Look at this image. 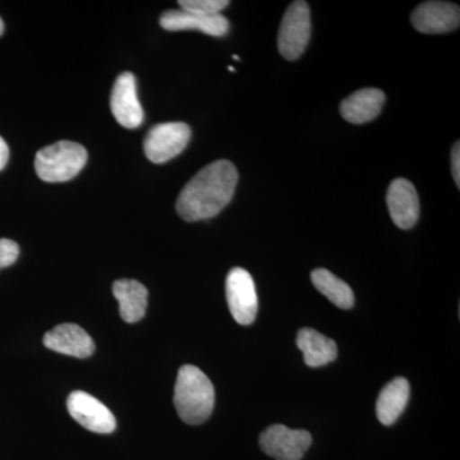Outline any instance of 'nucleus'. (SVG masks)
Segmentation results:
<instances>
[{
	"label": "nucleus",
	"instance_id": "obj_1",
	"mask_svg": "<svg viewBox=\"0 0 460 460\" xmlns=\"http://www.w3.org/2000/svg\"><path fill=\"white\" fill-rule=\"evenodd\" d=\"M238 171L228 160L205 166L181 190L177 213L186 222L211 219L232 201Z\"/></svg>",
	"mask_w": 460,
	"mask_h": 460
},
{
	"label": "nucleus",
	"instance_id": "obj_2",
	"mask_svg": "<svg viewBox=\"0 0 460 460\" xmlns=\"http://www.w3.org/2000/svg\"><path fill=\"white\" fill-rule=\"evenodd\" d=\"M215 389L210 378L192 365L181 366L174 386V407L183 422L199 425L213 413Z\"/></svg>",
	"mask_w": 460,
	"mask_h": 460
},
{
	"label": "nucleus",
	"instance_id": "obj_3",
	"mask_svg": "<svg viewBox=\"0 0 460 460\" xmlns=\"http://www.w3.org/2000/svg\"><path fill=\"white\" fill-rule=\"evenodd\" d=\"M86 163L87 151L83 145L59 141L36 154L35 169L40 180L60 183L74 180Z\"/></svg>",
	"mask_w": 460,
	"mask_h": 460
},
{
	"label": "nucleus",
	"instance_id": "obj_4",
	"mask_svg": "<svg viewBox=\"0 0 460 460\" xmlns=\"http://www.w3.org/2000/svg\"><path fill=\"white\" fill-rule=\"evenodd\" d=\"M311 38V13L307 3L298 0L288 7L280 23L278 48L287 60L298 59Z\"/></svg>",
	"mask_w": 460,
	"mask_h": 460
},
{
	"label": "nucleus",
	"instance_id": "obj_5",
	"mask_svg": "<svg viewBox=\"0 0 460 460\" xmlns=\"http://www.w3.org/2000/svg\"><path fill=\"white\" fill-rule=\"evenodd\" d=\"M190 140L189 124L181 122L157 124L145 137V154L150 162L163 164L180 155L189 145Z\"/></svg>",
	"mask_w": 460,
	"mask_h": 460
},
{
	"label": "nucleus",
	"instance_id": "obj_6",
	"mask_svg": "<svg viewBox=\"0 0 460 460\" xmlns=\"http://www.w3.org/2000/svg\"><path fill=\"white\" fill-rule=\"evenodd\" d=\"M226 301L230 314L239 325H251L259 313V296L250 272L235 268L226 277Z\"/></svg>",
	"mask_w": 460,
	"mask_h": 460
},
{
	"label": "nucleus",
	"instance_id": "obj_7",
	"mask_svg": "<svg viewBox=\"0 0 460 460\" xmlns=\"http://www.w3.org/2000/svg\"><path fill=\"white\" fill-rule=\"evenodd\" d=\"M313 443V436L305 429L272 425L260 435L262 452L275 460H301Z\"/></svg>",
	"mask_w": 460,
	"mask_h": 460
},
{
	"label": "nucleus",
	"instance_id": "obj_8",
	"mask_svg": "<svg viewBox=\"0 0 460 460\" xmlns=\"http://www.w3.org/2000/svg\"><path fill=\"white\" fill-rule=\"evenodd\" d=\"M66 408L72 419L89 431L96 434H111L117 428L114 414L107 405L87 393H71L66 399Z\"/></svg>",
	"mask_w": 460,
	"mask_h": 460
},
{
	"label": "nucleus",
	"instance_id": "obj_9",
	"mask_svg": "<svg viewBox=\"0 0 460 460\" xmlns=\"http://www.w3.org/2000/svg\"><path fill=\"white\" fill-rule=\"evenodd\" d=\"M111 108L117 122L126 128H137L144 123V109L137 96L136 77L124 72L115 81L111 96Z\"/></svg>",
	"mask_w": 460,
	"mask_h": 460
},
{
	"label": "nucleus",
	"instance_id": "obj_10",
	"mask_svg": "<svg viewBox=\"0 0 460 460\" xmlns=\"http://www.w3.org/2000/svg\"><path fill=\"white\" fill-rule=\"evenodd\" d=\"M411 25L422 33H445L458 29L460 9L447 2H426L414 9L411 16Z\"/></svg>",
	"mask_w": 460,
	"mask_h": 460
},
{
	"label": "nucleus",
	"instance_id": "obj_11",
	"mask_svg": "<svg viewBox=\"0 0 460 460\" xmlns=\"http://www.w3.org/2000/svg\"><path fill=\"white\" fill-rule=\"evenodd\" d=\"M386 204L393 222L399 228L411 229L419 222V193L410 181L404 178L393 181L387 190Z\"/></svg>",
	"mask_w": 460,
	"mask_h": 460
},
{
	"label": "nucleus",
	"instance_id": "obj_12",
	"mask_svg": "<svg viewBox=\"0 0 460 460\" xmlns=\"http://www.w3.org/2000/svg\"><path fill=\"white\" fill-rule=\"evenodd\" d=\"M42 341L54 352L75 358H87L95 352L93 338L75 323H60L48 332Z\"/></svg>",
	"mask_w": 460,
	"mask_h": 460
},
{
	"label": "nucleus",
	"instance_id": "obj_13",
	"mask_svg": "<svg viewBox=\"0 0 460 460\" xmlns=\"http://www.w3.org/2000/svg\"><path fill=\"white\" fill-rule=\"evenodd\" d=\"M160 25L166 31H187L196 30L206 35L222 38L229 31V22L220 14L214 16H202V14L190 13L186 11H168L160 17Z\"/></svg>",
	"mask_w": 460,
	"mask_h": 460
},
{
	"label": "nucleus",
	"instance_id": "obj_14",
	"mask_svg": "<svg viewBox=\"0 0 460 460\" xmlns=\"http://www.w3.org/2000/svg\"><path fill=\"white\" fill-rule=\"evenodd\" d=\"M385 100V93L381 90L362 89L343 100L341 114L349 123H367L381 113Z\"/></svg>",
	"mask_w": 460,
	"mask_h": 460
},
{
	"label": "nucleus",
	"instance_id": "obj_15",
	"mask_svg": "<svg viewBox=\"0 0 460 460\" xmlns=\"http://www.w3.org/2000/svg\"><path fill=\"white\" fill-rule=\"evenodd\" d=\"M147 289L140 281L120 279L113 284V296L119 302V313L126 323L140 321L146 314Z\"/></svg>",
	"mask_w": 460,
	"mask_h": 460
},
{
	"label": "nucleus",
	"instance_id": "obj_16",
	"mask_svg": "<svg viewBox=\"0 0 460 460\" xmlns=\"http://www.w3.org/2000/svg\"><path fill=\"white\" fill-rule=\"evenodd\" d=\"M296 345L304 352L305 363L308 367H323L338 357L335 341L314 329L299 330Z\"/></svg>",
	"mask_w": 460,
	"mask_h": 460
},
{
	"label": "nucleus",
	"instance_id": "obj_17",
	"mask_svg": "<svg viewBox=\"0 0 460 460\" xmlns=\"http://www.w3.org/2000/svg\"><path fill=\"white\" fill-rule=\"evenodd\" d=\"M411 386L407 378L395 377L378 395L376 402L377 419L383 425L392 426L401 417L410 401Z\"/></svg>",
	"mask_w": 460,
	"mask_h": 460
},
{
	"label": "nucleus",
	"instance_id": "obj_18",
	"mask_svg": "<svg viewBox=\"0 0 460 460\" xmlns=\"http://www.w3.org/2000/svg\"><path fill=\"white\" fill-rule=\"evenodd\" d=\"M311 279L314 288L325 296L332 304L339 308L349 310L354 305V295L352 288L348 286L345 281L339 279L332 272L326 269H316L311 274Z\"/></svg>",
	"mask_w": 460,
	"mask_h": 460
},
{
	"label": "nucleus",
	"instance_id": "obj_19",
	"mask_svg": "<svg viewBox=\"0 0 460 460\" xmlns=\"http://www.w3.org/2000/svg\"><path fill=\"white\" fill-rule=\"evenodd\" d=\"M181 11L190 13L202 14V16H214L220 14L224 8L228 7L226 0H181L178 2Z\"/></svg>",
	"mask_w": 460,
	"mask_h": 460
},
{
	"label": "nucleus",
	"instance_id": "obj_20",
	"mask_svg": "<svg viewBox=\"0 0 460 460\" xmlns=\"http://www.w3.org/2000/svg\"><path fill=\"white\" fill-rule=\"evenodd\" d=\"M20 256V247L11 239H0V270L13 265Z\"/></svg>",
	"mask_w": 460,
	"mask_h": 460
},
{
	"label": "nucleus",
	"instance_id": "obj_21",
	"mask_svg": "<svg viewBox=\"0 0 460 460\" xmlns=\"http://www.w3.org/2000/svg\"><path fill=\"white\" fill-rule=\"evenodd\" d=\"M452 172L454 181L460 187V147L459 142H456L452 150Z\"/></svg>",
	"mask_w": 460,
	"mask_h": 460
},
{
	"label": "nucleus",
	"instance_id": "obj_22",
	"mask_svg": "<svg viewBox=\"0 0 460 460\" xmlns=\"http://www.w3.org/2000/svg\"><path fill=\"white\" fill-rule=\"evenodd\" d=\"M9 159V148L7 142L3 140L2 137H0V171H3L4 169V166L7 165Z\"/></svg>",
	"mask_w": 460,
	"mask_h": 460
},
{
	"label": "nucleus",
	"instance_id": "obj_23",
	"mask_svg": "<svg viewBox=\"0 0 460 460\" xmlns=\"http://www.w3.org/2000/svg\"><path fill=\"white\" fill-rule=\"evenodd\" d=\"M4 32V23H3L2 18H0V36Z\"/></svg>",
	"mask_w": 460,
	"mask_h": 460
},
{
	"label": "nucleus",
	"instance_id": "obj_24",
	"mask_svg": "<svg viewBox=\"0 0 460 460\" xmlns=\"http://www.w3.org/2000/svg\"><path fill=\"white\" fill-rule=\"evenodd\" d=\"M233 59H234V60H241V58H239L238 56H233Z\"/></svg>",
	"mask_w": 460,
	"mask_h": 460
},
{
	"label": "nucleus",
	"instance_id": "obj_25",
	"mask_svg": "<svg viewBox=\"0 0 460 460\" xmlns=\"http://www.w3.org/2000/svg\"><path fill=\"white\" fill-rule=\"evenodd\" d=\"M228 69H229L230 72H235V69L233 68V66H228Z\"/></svg>",
	"mask_w": 460,
	"mask_h": 460
}]
</instances>
